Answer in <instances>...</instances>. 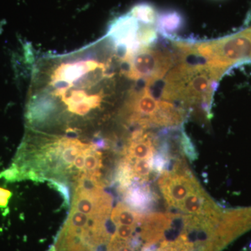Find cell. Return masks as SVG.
<instances>
[{
  "mask_svg": "<svg viewBox=\"0 0 251 251\" xmlns=\"http://www.w3.org/2000/svg\"><path fill=\"white\" fill-rule=\"evenodd\" d=\"M222 72L208 64L181 63L167 75L162 99L186 106L201 105L207 111L218 79Z\"/></svg>",
  "mask_w": 251,
  "mask_h": 251,
  "instance_id": "6da1fadb",
  "label": "cell"
},
{
  "mask_svg": "<svg viewBox=\"0 0 251 251\" xmlns=\"http://www.w3.org/2000/svg\"><path fill=\"white\" fill-rule=\"evenodd\" d=\"M128 78L151 85L161 80L174 64V56L167 50L145 48L123 59Z\"/></svg>",
  "mask_w": 251,
  "mask_h": 251,
  "instance_id": "7a4b0ae2",
  "label": "cell"
},
{
  "mask_svg": "<svg viewBox=\"0 0 251 251\" xmlns=\"http://www.w3.org/2000/svg\"><path fill=\"white\" fill-rule=\"evenodd\" d=\"M112 207V198L103 190L85 191L75 188L72 209L91 216L107 219Z\"/></svg>",
  "mask_w": 251,
  "mask_h": 251,
  "instance_id": "3957f363",
  "label": "cell"
},
{
  "mask_svg": "<svg viewBox=\"0 0 251 251\" xmlns=\"http://www.w3.org/2000/svg\"><path fill=\"white\" fill-rule=\"evenodd\" d=\"M160 185L168 204L177 208L191 193L199 188L189 175L179 173L163 175L160 180Z\"/></svg>",
  "mask_w": 251,
  "mask_h": 251,
  "instance_id": "277c9868",
  "label": "cell"
},
{
  "mask_svg": "<svg viewBox=\"0 0 251 251\" xmlns=\"http://www.w3.org/2000/svg\"><path fill=\"white\" fill-rule=\"evenodd\" d=\"M184 120V112L179 107L167 100H159L156 112L150 120L151 125L176 126Z\"/></svg>",
  "mask_w": 251,
  "mask_h": 251,
  "instance_id": "5b68a950",
  "label": "cell"
},
{
  "mask_svg": "<svg viewBox=\"0 0 251 251\" xmlns=\"http://www.w3.org/2000/svg\"><path fill=\"white\" fill-rule=\"evenodd\" d=\"M156 29L166 37L179 31L184 25V18L176 10H167L158 14L156 19Z\"/></svg>",
  "mask_w": 251,
  "mask_h": 251,
  "instance_id": "8992f818",
  "label": "cell"
},
{
  "mask_svg": "<svg viewBox=\"0 0 251 251\" xmlns=\"http://www.w3.org/2000/svg\"><path fill=\"white\" fill-rule=\"evenodd\" d=\"M151 201V196L149 190L140 186H132L127 191L125 202L130 209L144 210L148 207Z\"/></svg>",
  "mask_w": 251,
  "mask_h": 251,
  "instance_id": "52a82bcc",
  "label": "cell"
},
{
  "mask_svg": "<svg viewBox=\"0 0 251 251\" xmlns=\"http://www.w3.org/2000/svg\"><path fill=\"white\" fill-rule=\"evenodd\" d=\"M111 219L112 222L117 226L122 225L135 227L143 220V217L128 206L122 203H119L112 211Z\"/></svg>",
  "mask_w": 251,
  "mask_h": 251,
  "instance_id": "ba28073f",
  "label": "cell"
},
{
  "mask_svg": "<svg viewBox=\"0 0 251 251\" xmlns=\"http://www.w3.org/2000/svg\"><path fill=\"white\" fill-rule=\"evenodd\" d=\"M128 14L131 15L140 23L152 25L156 24L158 16L154 6L147 1H142L133 5L128 11Z\"/></svg>",
  "mask_w": 251,
  "mask_h": 251,
  "instance_id": "9c48e42d",
  "label": "cell"
},
{
  "mask_svg": "<svg viewBox=\"0 0 251 251\" xmlns=\"http://www.w3.org/2000/svg\"><path fill=\"white\" fill-rule=\"evenodd\" d=\"M102 154L91 143L90 148L87 149L85 154V167L82 173L85 174L100 178V169L101 168Z\"/></svg>",
  "mask_w": 251,
  "mask_h": 251,
  "instance_id": "30bf717a",
  "label": "cell"
},
{
  "mask_svg": "<svg viewBox=\"0 0 251 251\" xmlns=\"http://www.w3.org/2000/svg\"><path fill=\"white\" fill-rule=\"evenodd\" d=\"M90 218V216L82 214V213L75 210V209H72L64 225L69 226V227H73V228H85L88 225Z\"/></svg>",
  "mask_w": 251,
  "mask_h": 251,
  "instance_id": "8fae6325",
  "label": "cell"
},
{
  "mask_svg": "<svg viewBox=\"0 0 251 251\" xmlns=\"http://www.w3.org/2000/svg\"><path fill=\"white\" fill-rule=\"evenodd\" d=\"M46 180L49 181L50 185L52 188H55L57 191L60 193V194L62 196L63 199H64V204H65L67 207H69V205H70L71 196L70 191H69V188L68 187L67 185L65 183L54 179H47Z\"/></svg>",
  "mask_w": 251,
  "mask_h": 251,
  "instance_id": "7c38bea8",
  "label": "cell"
},
{
  "mask_svg": "<svg viewBox=\"0 0 251 251\" xmlns=\"http://www.w3.org/2000/svg\"><path fill=\"white\" fill-rule=\"evenodd\" d=\"M134 229L135 227H133V226L120 225L113 236L118 239H122V240L127 241L133 235Z\"/></svg>",
  "mask_w": 251,
  "mask_h": 251,
  "instance_id": "4fadbf2b",
  "label": "cell"
},
{
  "mask_svg": "<svg viewBox=\"0 0 251 251\" xmlns=\"http://www.w3.org/2000/svg\"><path fill=\"white\" fill-rule=\"evenodd\" d=\"M12 192L6 188L0 187V209H6L12 197Z\"/></svg>",
  "mask_w": 251,
  "mask_h": 251,
  "instance_id": "5bb4252c",
  "label": "cell"
},
{
  "mask_svg": "<svg viewBox=\"0 0 251 251\" xmlns=\"http://www.w3.org/2000/svg\"><path fill=\"white\" fill-rule=\"evenodd\" d=\"M91 145V144H90ZM90 146L88 147L83 152L80 153L75 158V161H74V168H75L77 171H79V173H81L84 170V167H85V154L86 151H87V149L90 148Z\"/></svg>",
  "mask_w": 251,
  "mask_h": 251,
  "instance_id": "9a60e30c",
  "label": "cell"
}]
</instances>
